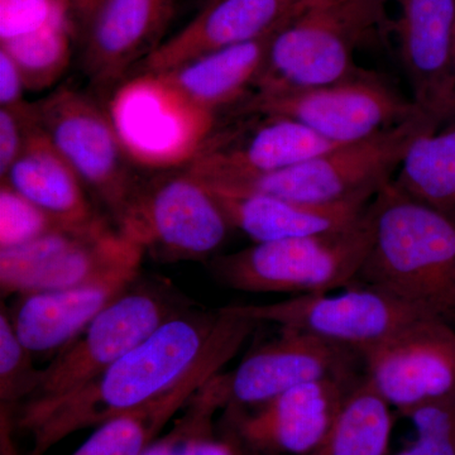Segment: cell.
I'll return each instance as SVG.
<instances>
[{"mask_svg":"<svg viewBox=\"0 0 455 455\" xmlns=\"http://www.w3.org/2000/svg\"><path fill=\"white\" fill-rule=\"evenodd\" d=\"M220 319V309L190 307L82 387L23 403L16 427L31 435L28 455H46L75 431L99 427L163 394L202 357Z\"/></svg>","mask_w":455,"mask_h":455,"instance_id":"6da1fadb","label":"cell"},{"mask_svg":"<svg viewBox=\"0 0 455 455\" xmlns=\"http://www.w3.org/2000/svg\"><path fill=\"white\" fill-rule=\"evenodd\" d=\"M372 243L355 283L455 320V220L388 182L370 204Z\"/></svg>","mask_w":455,"mask_h":455,"instance_id":"7a4b0ae2","label":"cell"},{"mask_svg":"<svg viewBox=\"0 0 455 455\" xmlns=\"http://www.w3.org/2000/svg\"><path fill=\"white\" fill-rule=\"evenodd\" d=\"M388 0H307L275 35L252 92L309 88L363 71L355 51L388 29Z\"/></svg>","mask_w":455,"mask_h":455,"instance_id":"3957f363","label":"cell"},{"mask_svg":"<svg viewBox=\"0 0 455 455\" xmlns=\"http://www.w3.org/2000/svg\"><path fill=\"white\" fill-rule=\"evenodd\" d=\"M439 125L442 124L420 112L368 139L337 146L307 163L206 188L314 204L374 197L394 180L392 175L416 137Z\"/></svg>","mask_w":455,"mask_h":455,"instance_id":"277c9868","label":"cell"},{"mask_svg":"<svg viewBox=\"0 0 455 455\" xmlns=\"http://www.w3.org/2000/svg\"><path fill=\"white\" fill-rule=\"evenodd\" d=\"M372 243L370 206L355 226L326 235L262 242L215 257L212 272L245 292H329L355 283Z\"/></svg>","mask_w":455,"mask_h":455,"instance_id":"5b68a950","label":"cell"},{"mask_svg":"<svg viewBox=\"0 0 455 455\" xmlns=\"http://www.w3.org/2000/svg\"><path fill=\"white\" fill-rule=\"evenodd\" d=\"M193 307L171 283L137 278L42 370L40 385L26 403L52 400L82 387Z\"/></svg>","mask_w":455,"mask_h":455,"instance_id":"8992f818","label":"cell"},{"mask_svg":"<svg viewBox=\"0 0 455 455\" xmlns=\"http://www.w3.org/2000/svg\"><path fill=\"white\" fill-rule=\"evenodd\" d=\"M229 110L284 116L335 145L368 139L421 112L412 99L368 70L326 85L252 92Z\"/></svg>","mask_w":455,"mask_h":455,"instance_id":"52a82bcc","label":"cell"},{"mask_svg":"<svg viewBox=\"0 0 455 455\" xmlns=\"http://www.w3.org/2000/svg\"><path fill=\"white\" fill-rule=\"evenodd\" d=\"M116 228L155 259L180 262L208 259L232 226L212 191L184 169L140 181Z\"/></svg>","mask_w":455,"mask_h":455,"instance_id":"ba28073f","label":"cell"},{"mask_svg":"<svg viewBox=\"0 0 455 455\" xmlns=\"http://www.w3.org/2000/svg\"><path fill=\"white\" fill-rule=\"evenodd\" d=\"M108 113L132 163L149 169L187 166L217 124V114L188 101L157 74L123 82Z\"/></svg>","mask_w":455,"mask_h":455,"instance_id":"9c48e42d","label":"cell"},{"mask_svg":"<svg viewBox=\"0 0 455 455\" xmlns=\"http://www.w3.org/2000/svg\"><path fill=\"white\" fill-rule=\"evenodd\" d=\"M37 106L38 123L83 184L107 206L116 224L140 180L114 128L109 113L71 89H60Z\"/></svg>","mask_w":455,"mask_h":455,"instance_id":"30bf717a","label":"cell"},{"mask_svg":"<svg viewBox=\"0 0 455 455\" xmlns=\"http://www.w3.org/2000/svg\"><path fill=\"white\" fill-rule=\"evenodd\" d=\"M145 250L106 220L84 228H60L47 235L0 250V292L12 295L68 289L103 276Z\"/></svg>","mask_w":455,"mask_h":455,"instance_id":"8fae6325","label":"cell"},{"mask_svg":"<svg viewBox=\"0 0 455 455\" xmlns=\"http://www.w3.org/2000/svg\"><path fill=\"white\" fill-rule=\"evenodd\" d=\"M260 323L295 329L361 352L420 317H431L373 287L335 293H307L266 305H229Z\"/></svg>","mask_w":455,"mask_h":455,"instance_id":"7c38bea8","label":"cell"},{"mask_svg":"<svg viewBox=\"0 0 455 455\" xmlns=\"http://www.w3.org/2000/svg\"><path fill=\"white\" fill-rule=\"evenodd\" d=\"M363 376L401 415L455 392L454 325L420 317L362 349Z\"/></svg>","mask_w":455,"mask_h":455,"instance_id":"4fadbf2b","label":"cell"},{"mask_svg":"<svg viewBox=\"0 0 455 455\" xmlns=\"http://www.w3.org/2000/svg\"><path fill=\"white\" fill-rule=\"evenodd\" d=\"M242 122L215 124L185 170L206 187L289 169L325 154L335 143L301 123L265 114H235Z\"/></svg>","mask_w":455,"mask_h":455,"instance_id":"5bb4252c","label":"cell"},{"mask_svg":"<svg viewBox=\"0 0 455 455\" xmlns=\"http://www.w3.org/2000/svg\"><path fill=\"white\" fill-rule=\"evenodd\" d=\"M220 311V323L202 357L175 385L99 425L71 455H145L171 419L209 379L220 373L259 325L229 307Z\"/></svg>","mask_w":455,"mask_h":455,"instance_id":"9a60e30c","label":"cell"},{"mask_svg":"<svg viewBox=\"0 0 455 455\" xmlns=\"http://www.w3.org/2000/svg\"><path fill=\"white\" fill-rule=\"evenodd\" d=\"M358 363L357 350L281 328L280 337L251 352L232 372L221 374L226 407H257L305 383L359 377Z\"/></svg>","mask_w":455,"mask_h":455,"instance_id":"2e32d148","label":"cell"},{"mask_svg":"<svg viewBox=\"0 0 455 455\" xmlns=\"http://www.w3.org/2000/svg\"><path fill=\"white\" fill-rule=\"evenodd\" d=\"M401 62L412 100L439 124L455 119V0H397Z\"/></svg>","mask_w":455,"mask_h":455,"instance_id":"e0dca14e","label":"cell"},{"mask_svg":"<svg viewBox=\"0 0 455 455\" xmlns=\"http://www.w3.org/2000/svg\"><path fill=\"white\" fill-rule=\"evenodd\" d=\"M362 377L296 386L250 414L232 407L236 434L256 451L309 455L328 435L344 401Z\"/></svg>","mask_w":455,"mask_h":455,"instance_id":"ac0fdd59","label":"cell"},{"mask_svg":"<svg viewBox=\"0 0 455 455\" xmlns=\"http://www.w3.org/2000/svg\"><path fill=\"white\" fill-rule=\"evenodd\" d=\"M173 12V0H100L79 36L92 83L118 88L128 71L163 44Z\"/></svg>","mask_w":455,"mask_h":455,"instance_id":"d6986e66","label":"cell"},{"mask_svg":"<svg viewBox=\"0 0 455 455\" xmlns=\"http://www.w3.org/2000/svg\"><path fill=\"white\" fill-rule=\"evenodd\" d=\"M307 0H215L139 64L137 74H164L197 57L257 40L289 22Z\"/></svg>","mask_w":455,"mask_h":455,"instance_id":"ffe728a7","label":"cell"},{"mask_svg":"<svg viewBox=\"0 0 455 455\" xmlns=\"http://www.w3.org/2000/svg\"><path fill=\"white\" fill-rule=\"evenodd\" d=\"M140 263L132 260L68 289L20 296L11 317L18 339L32 353L65 348L140 277Z\"/></svg>","mask_w":455,"mask_h":455,"instance_id":"44dd1931","label":"cell"},{"mask_svg":"<svg viewBox=\"0 0 455 455\" xmlns=\"http://www.w3.org/2000/svg\"><path fill=\"white\" fill-rule=\"evenodd\" d=\"M211 191L230 226L242 230L254 243L347 229L363 218L373 200L355 197L339 203L314 204L262 194Z\"/></svg>","mask_w":455,"mask_h":455,"instance_id":"7402d4cb","label":"cell"},{"mask_svg":"<svg viewBox=\"0 0 455 455\" xmlns=\"http://www.w3.org/2000/svg\"><path fill=\"white\" fill-rule=\"evenodd\" d=\"M2 181L66 228L89 227L103 220L89 203L82 179L41 125Z\"/></svg>","mask_w":455,"mask_h":455,"instance_id":"603a6c76","label":"cell"},{"mask_svg":"<svg viewBox=\"0 0 455 455\" xmlns=\"http://www.w3.org/2000/svg\"><path fill=\"white\" fill-rule=\"evenodd\" d=\"M281 28L157 75L188 101L218 116L220 110L232 109L252 92L272 40Z\"/></svg>","mask_w":455,"mask_h":455,"instance_id":"cb8c5ba5","label":"cell"},{"mask_svg":"<svg viewBox=\"0 0 455 455\" xmlns=\"http://www.w3.org/2000/svg\"><path fill=\"white\" fill-rule=\"evenodd\" d=\"M392 182L455 220V119L416 137Z\"/></svg>","mask_w":455,"mask_h":455,"instance_id":"d4e9b609","label":"cell"},{"mask_svg":"<svg viewBox=\"0 0 455 455\" xmlns=\"http://www.w3.org/2000/svg\"><path fill=\"white\" fill-rule=\"evenodd\" d=\"M392 427L391 406L363 376L344 401L328 435L309 455H387Z\"/></svg>","mask_w":455,"mask_h":455,"instance_id":"484cf974","label":"cell"},{"mask_svg":"<svg viewBox=\"0 0 455 455\" xmlns=\"http://www.w3.org/2000/svg\"><path fill=\"white\" fill-rule=\"evenodd\" d=\"M73 22L57 23L40 31L0 42L16 61L26 89L41 92L50 88L64 75L71 57V44L76 37Z\"/></svg>","mask_w":455,"mask_h":455,"instance_id":"4316f807","label":"cell"},{"mask_svg":"<svg viewBox=\"0 0 455 455\" xmlns=\"http://www.w3.org/2000/svg\"><path fill=\"white\" fill-rule=\"evenodd\" d=\"M42 370L32 363V352L18 339L11 316L0 314V420L16 421L20 407L35 394Z\"/></svg>","mask_w":455,"mask_h":455,"instance_id":"83f0119b","label":"cell"},{"mask_svg":"<svg viewBox=\"0 0 455 455\" xmlns=\"http://www.w3.org/2000/svg\"><path fill=\"white\" fill-rule=\"evenodd\" d=\"M416 436L394 455H455V392L407 412Z\"/></svg>","mask_w":455,"mask_h":455,"instance_id":"f1b7e54d","label":"cell"},{"mask_svg":"<svg viewBox=\"0 0 455 455\" xmlns=\"http://www.w3.org/2000/svg\"><path fill=\"white\" fill-rule=\"evenodd\" d=\"M66 228L20 196L7 182L0 185V250L35 241L52 230Z\"/></svg>","mask_w":455,"mask_h":455,"instance_id":"f546056e","label":"cell"},{"mask_svg":"<svg viewBox=\"0 0 455 455\" xmlns=\"http://www.w3.org/2000/svg\"><path fill=\"white\" fill-rule=\"evenodd\" d=\"M188 405L187 416L163 439L167 455H238L229 443L212 435L215 410L196 398Z\"/></svg>","mask_w":455,"mask_h":455,"instance_id":"4dcf8cb0","label":"cell"},{"mask_svg":"<svg viewBox=\"0 0 455 455\" xmlns=\"http://www.w3.org/2000/svg\"><path fill=\"white\" fill-rule=\"evenodd\" d=\"M65 22L74 23L68 0H0V42Z\"/></svg>","mask_w":455,"mask_h":455,"instance_id":"1f68e13d","label":"cell"},{"mask_svg":"<svg viewBox=\"0 0 455 455\" xmlns=\"http://www.w3.org/2000/svg\"><path fill=\"white\" fill-rule=\"evenodd\" d=\"M38 125L36 104L0 108V179L7 175Z\"/></svg>","mask_w":455,"mask_h":455,"instance_id":"d6a6232c","label":"cell"},{"mask_svg":"<svg viewBox=\"0 0 455 455\" xmlns=\"http://www.w3.org/2000/svg\"><path fill=\"white\" fill-rule=\"evenodd\" d=\"M22 73L13 59L0 49V108H12L26 103Z\"/></svg>","mask_w":455,"mask_h":455,"instance_id":"836d02e7","label":"cell"},{"mask_svg":"<svg viewBox=\"0 0 455 455\" xmlns=\"http://www.w3.org/2000/svg\"><path fill=\"white\" fill-rule=\"evenodd\" d=\"M99 2L100 0H68L77 37H79L84 27L88 23L89 18L92 16L94 9L97 8Z\"/></svg>","mask_w":455,"mask_h":455,"instance_id":"e575fe53","label":"cell"},{"mask_svg":"<svg viewBox=\"0 0 455 455\" xmlns=\"http://www.w3.org/2000/svg\"><path fill=\"white\" fill-rule=\"evenodd\" d=\"M145 455H167L166 447H164L163 440L156 442L155 444L147 451Z\"/></svg>","mask_w":455,"mask_h":455,"instance_id":"d590c367","label":"cell"},{"mask_svg":"<svg viewBox=\"0 0 455 455\" xmlns=\"http://www.w3.org/2000/svg\"><path fill=\"white\" fill-rule=\"evenodd\" d=\"M453 68H454V77H455V28H454V37H453Z\"/></svg>","mask_w":455,"mask_h":455,"instance_id":"8d00e7d4","label":"cell"},{"mask_svg":"<svg viewBox=\"0 0 455 455\" xmlns=\"http://www.w3.org/2000/svg\"><path fill=\"white\" fill-rule=\"evenodd\" d=\"M212 2H215V0H205V3H204V4H206V3H212Z\"/></svg>","mask_w":455,"mask_h":455,"instance_id":"74e56055","label":"cell"}]
</instances>
